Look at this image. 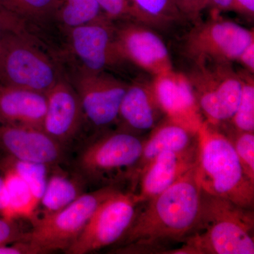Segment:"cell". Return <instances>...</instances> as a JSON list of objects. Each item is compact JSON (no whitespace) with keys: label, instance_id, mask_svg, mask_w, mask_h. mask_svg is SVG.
I'll return each instance as SVG.
<instances>
[{"label":"cell","instance_id":"4","mask_svg":"<svg viewBox=\"0 0 254 254\" xmlns=\"http://www.w3.org/2000/svg\"><path fill=\"white\" fill-rule=\"evenodd\" d=\"M145 138L116 128L95 135L78 155V173L99 188L129 184Z\"/></svg>","mask_w":254,"mask_h":254},{"label":"cell","instance_id":"7","mask_svg":"<svg viewBox=\"0 0 254 254\" xmlns=\"http://www.w3.org/2000/svg\"><path fill=\"white\" fill-rule=\"evenodd\" d=\"M204 121L224 126L236 111L242 94V81L231 63L194 64L187 75Z\"/></svg>","mask_w":254,"mask_h":254},{"label":"cell","instance_id":"35","mask_svg":"<svg viewBox=\"0 0 254 254\" xmlns=\"http://www.w3.org/2000/svg\"><path fill=\"white\" fill-rule=\"evenodd\" d=\"M232 0H205V9L210 7L213 12L231 11Z\"/></svg>","mask_w":254,"mask_h":254},{"label":"cell","instance_id":"10","mask_svg":"<svg viewBox=\"0 0 254 254\" xmlns=\"http://www.w3.org/2000/svg\"><path fill=\"white\" fill-rule=\"evenodd\" d=\"M141 203L131 190H117L100 203L65 253H93L116 245L131 226Z\"/></svg>","mask_w":254,"mask_h":254},{"label":"cell","instance_id":"19","mask_svg":"<svg viewBox=\"0 0 254 254\" xmlns=\"http://www.w3.org/2000/svg\"><path fill=\"white\" fill-rule=\"evenodd\" d=\"M46 95L39 92L0 84V122L43 129Z\"/></svg>","mask_w":254,"mask_h":254},{"label":"cell","instance_id":"34","mask_svg":"<svg viewBox=\"0 0 254 254\" xmlns=\"http://www.w3.org/2000/svg\"><path fill=\"white\" fill-rule=\"evenodd\" d=\"M7 208L6 197V177L4 170L0 167V215L4 216Z\"/></svg>","mask_w":254,"mask_h":254},{"label":"cell","instance_id":"8","mask_svg":"<svg viewBox=\"0 0 254 254\" xmlns=\"http://www.w3.org/2000/svg\"><path fill=\"white\" fill-rule=\"evenodd\" d=\"M66 78L76 91L86 123L95 135L116 126L119 110L128 83L109 71H91L77 66Z\"/></svg>","mask_w":254,"mask_h":254},{"label":"cell","instance_id":"29","mask_svg":"<svg viewBox=\"0 0 254 254\" xmlns=\"http://www.w3.org/2000/svg\"><path fill=\"white\" fill-rule=\"evenodd\" d=\"M27 232L24 231L17 219L0 215V246L24 240Z\"/></svg>","mask_w":254,"mask_h":254},{"label":"cell","instance_id":"17","mask_svg":"<svg viewBox=\"0 0 254 254\" xmlns=\"http://www.w3.org/2000/svg\"><path fill=\"white\" fill-rule=\"evenodd\" d=\"M198 145L188 150L165 151L158 155L138 177L135 193L140 203L160 194L195 166Z\"/></svg>","mask_w":254,"mask_h":254},{"label":"cell","instance_id":"6","mask_svg":"<svg viewBox=\"0 0 254 254\" xmlns=\"http://www.w3.org/2000/svg\"><path fill=\"white\" fill-rule=\"evenodd\" d=\"M120 189L110 186L85 192L59 211L33 219V227L26 232L23 241L31 243L41 254L59 250L66 252L79 236L100 203Z\"/></svg>","mask_w":254,"mask_h":254},{"label":"cell","instance_id":"31","mask_svg":"<svg viewBox=\"0 0 254 254\" xmlns=\"http://www.w3.org/2000/svg\"><path fill=\"white\" fill-rule=\"evenodd\" d=\"M0 24L7 30L13 33L19 34H28L29 31L27 26L17 17L8 12L1 6H0Z\"/></svg>","mask_w":254,"mask_h":254},{"label":"cell","instance_id":"32","mask_svg":"<svg viewBox=\"0 0 254 254\" xmlns=\"http://www.w3.org/2000/svg\"><path fill=\"white\" fill-rule=\"evenodd\" d=\"M237 63L240 64L245 71H248L252 74L254 72V41L252 42L244 51L241 53Z\"/></svg>","mask_w":254,"mask_h":254},{"label":"cell","instance_id":"20","mask_svg":"<svg viewBox=\"0 0 254 254\" xmlns=\"http://www.w3.org/2000/svg\"><path fill=\"white\" fill-rule=\"evenodd\" d=\"M59 167L50 168L46 189L38 205L41 207V213L38 218L59 211L86 192L88 182L81 174L64 171Z\"/></svg>","mask_w":254,"mask_h":254},{"label":"cell","instance_id":"2","mask_svg":"<svg viewBox=\"0 0 254 254\" xmlns=\"http://www.w3.org/2000/svg\"><path fill=\"white\" fill-rule=\"evenodd\" d=\"M254 213L201 190L193 232L172 254H254Z\"/></svg>","mask_w":254,"mask_h":254},{"label":"cell","instance_id":"1","mask_svg":"<svg viewBox=\"0 0 254 254\" xmlns=\"http://www.w3.org/2000/svg\"><path fill=\"white\" fill-rule=\"evenodd\" d=\"M195 166L151 199L141 203L114 254H170L190 236L199 215L201 190Z\"/></svg>","mask_w":254,"mask_h":254},{"label":"cell","instance_id":"23","mask_svg":"<svg viewBox=\"0 0 254 254\" xmlns=\"http://www.w3.org/2000/svg\"><path fill=\"white\" fill-rule=\"evenodd\" d=\"M63 6L58 15V25L67 31L103 16V11L95 0H61Z\"/></svg>","mask_w":254,"mask_h":254},{"label":"cell","instance_id":"9","mask_svg":"<svg viewBox=\"0 0 254 254\" xmlns=\"http://www.w3.org/2000/svg\"><path fill=\"white\" fill-rule=\"evenodd\" d=\"M212 13L211 18L195 25L185 38L184 51L194 64L236 62L254 41L253 30Z\"/></svg>","mask_w":254,"mask_h":254},{"label":"cell","instance_id":"18","mask_svg":"<svg viewBox=\"0 0 254 254\" xmlns=\"http://www.w3.org/2000/svg\"><path fill=\"white\" fill-rule=\"evenodd\" d=\"M198 133L165 118L148 133L141 158L129 183V190L136 191L138 177L158 155L165 151H182L198 145Z\"/></svg>","mask_w":254,"mask_h":254},{"label":"cell","instance_id":"26","mask_svg":"<svg viewBox=\"0 0 254 254\" xmlns=\"http://www.w3.org/2000/svg\"><path fill=\"white\" fill-rule=\"evenodd\" d=\"M132 4L151 20L155 28L181 21L184 17L175 0H130Z\"/></svg>","mask_w":254,"mask_h":254},{"label":"cell","instance_id":"24","mask_svg":"<svg viewBox=\"0 0 254 254\" xmlns=\"http://www.w3.org/2000/svg\"><path fill=\"white\" fill-rule=\"evenodd\" d=\"M239 73L242 81L240 103L230 121L222 127H227L237 131L254 132V74L245 70Z\"/></svg>","mask_w":254,"mask_h":254},{"label":"cell","instance_id":"33","mask_svg":"<svg viewBox=\"0 0 254 254\" xmlns=\"http://www.w3.org/2000/svg\"><path fill=\"white\" fill-rule=\"evenodd\" d=\"M231 11L250 18H254V0H232Z\"/></svg>","mask_w":254,"mask_h":254},{"label":"cell","instance_id":"11","mask_svg":"<svg viewBox=\"0 0 254 254\" xmlns=\"http://www.w3.org/2000/svg\"><path fill=\"white\" fill-rule=\"evenodd\" d=\"M65 32L70 50L81 67L91 71H108L125 63L119 53L115 22L105 15Z\"/></svg>","mask_w":254,"mask_h":254},{"label":"cell","instance_id":"3","mask_svg":"<svg viewBox=\"0 0 254 254\" xmlns=\"http://www.w3.org/2000/svg\"><path fill=\"white\" fill-rule=\"evenodd\" d=\"M198 136L195 173L200 190L254 210V182L245 173L230 140L205 121Z\"/></svg>","mask_w":254,"mask_h":254},{"label":"cell","instance_id":"5","mask_svg":"<svg viewBox=\"0 0 254 254\" xmlns=\"http://www.w3.org/2000/svg\"><path fill=\"white\" fill-rule=\"evenodd\" d=\"M45 43L8 32L0 40V84L46 93L64 76Z\"/></svg>","mask_w":254,"mask_h":254},{"label":"cell","instance_id":"12","mask_svg":"<svg viewBox=\"0 0 254 254\" xmlns=\"http://www.w3.org/2000/svg\"><path fill=\"white\" fill-rule=\"evenodd\" d=\"M115 36L119 53L125 63H131L153 76L174 70L169 50L163 39L143 23L119 21Z\"/></svg>","mask_w":254,"mask_h":254},{"label":"cell","instance_id":"36","mask_svg":"<svg viewBox=\"0 0 254 254\" xmlns=\"http://www.w3.org/2000/svg\"><path fill=\"white\" fill-rule=\"evenodd\" d=\"M8 32L11 31H7V30L5 29V28L0 24V40H1V38H2V37L4 36L6 33H8Z\"/></svg>","mask_w":254,"mask_h":254},{"label":"cell","instance_id":"25","mask_svg":"<svg viewBox=\"0 0 254 254\" xmlns=\"http://www.w3.org/2000/svg\"><path fill=\"white\" fill-rule=\"evenodd\" d=\"M1 161V165L12 169L24 180L39 205L51 167L43 164L18 161L7 157H5Z\"/></svg>","mask_w":254,"mask_h":254},{"label":"cell","instance_id":"13","mask_svg":"<svg viewBox=\"0 0 254 254\" xmlns=\"http://www.w3.org/2000/svg\"><path fill=\"white\" fill-rule=\"evenodd\" d=\"M0 152L18 161L57 166L65 158V147L42 128L0 122Z\"/></svg>","mask_w":254,"mask_h":254},{"label":"cell","instance_id":"21","mask_svg":"<svg viewBox=\"0 0 254 254\" xmlns=\"http://www.w3.org/2000/svg\"><path fill=\"white\" fill-rule=\"evenodd\" d=\"M0 6L17 17L38 39V30L58 23L61 0H0Z\"/></svg>","mask_w":254,"mask_h":254},{"label":"cell","instance_id":"28","mask_svg":"<svg viewBox=\"0 0 254 254\" xmlns=\"http://www.w3.org/2000/svg\"><path fill=\"white\" fill-rule=\"evenodd\" d=\"M218 128L231 141L247 176L254 182V132L237 131L227 127Z\"/></svg>","mask_w":254,"mask_h":254},{"label":"cell","instance_id":"16","mask_svg":"<svg viewBox=\"0 0 254 254\" xmlns=\"http://www.w3.org/2000/svg\"><path fill=\"white\" fill-rule=\"evenodd\" d=\"M153 83L165 117L198 133L204 119L187 75L173 70L154 76Z\"/></svg>","mask_w":254,"mask_h":254},{"label":"cell","instance_id":"15","mask_svg":"<svg viewBox=\"0 0 254 254\" xmlns=\"http://www.w3.org/2000/svg\"><path fill=\"white\" fill-rule=\"evenodd\" d=\"M165 118L155 93L153 79L138 78L128 83L115 128L145 137Z\"/></svg>","mask_w":254,"mask_h":254},{"label":"cell","instance_id":"30","mask_svg":"<svg viewBox=\"0 0 254 254\" xmlns=\"http://www.w3.org/2000/svg\"><path fill=\"white\" fill-rule=\"evenodd\" d=\"M175 1L184 17L194 21L199 18L200 13L205 9V0H175Z\"/></svg>","mask_w":254,"mask_h":254},{"label":"cell","instance_id":"27","mask_svg":"<svg viewBox=\"0 0 254 254\" xmlns=\"http://www.w3.org/2000/svg\"><path fill=\"white\" fill-rule=\"evenodd\" d=\"M109 19L116 21H133L155 28L149 18L137 9L130 0H95Z\"/></svg>","mask_w":254,"mask_h":254},{"label":"cell","instance_id":"14","mask_svg":"<svg viewBox=\"0 0 254 254\" xmlns=\"http://www.w3.org/2000/svg\"><path fill=\"white\" fill-rule=\"evenodd\" d=\"M46 95L43 130L66 148L86 123L79 98L65 73Z\"/></svg>","mask_w":254,"mask_h":254},{"label":"cell","instance_id":"22","mask_svg":"<svg viewBox=\"0 0 254 254\" xmlns=\"http://www.w3.org/2000/svg\"><path fill=\"white\" fill-rule=\"evenodd\" d=\"M0 167L4 170L6 177L7 208L6 218H33L38 208V203L32 194L27 184L12 169Z\"/></svg>","mask_w":254,"mask_h":254}]
</instances>
